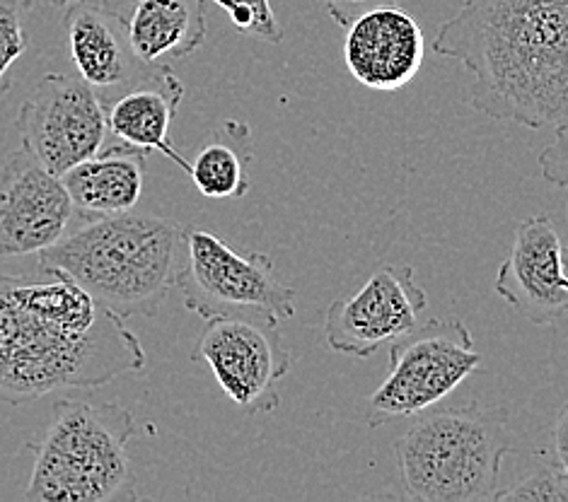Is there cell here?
<instances>
[{
	"label": "cell",
	"mask_w": 568,
	"mask_h": 502,
	"mask_svg": "<svg viewBox=\"0 0 568 502\" xmlns=\"http://www.w3.org/2000/svg\"><path fill=\"white\" fill-rule=\"evenodd\" d=\"M192 358L206 362L225 397L250 416L276 409L278 382L291 372L278 321L256 317L209 319Z\"/></svg>",
	"instance_id": "cell-8"
},
{
	"label": "cell",
	"mask_w": 568,
	"mask_h": 502,
	"mask_svg": "<svg viewBox=\"0 0 568 502\" xmlns=\"http://www.w3.org/2000/svg\"><path fill=\"white\" fill-rule=\"evenodd\" d=\"M129 44L143 65L186 59L206 42V0H139L131 10Z\"/></svg>",
	"instance_id": "cell-17"
},
{
	"label": "cell",
	"mask_w": 568,
	"mask_h": 502,
	"mask_svg": "<svg viewBox=\"0 0 568 502\" xmlns=\"http://www.w3.org/2000/svg\"><path fill=\"white\" fill-rule=\"evenodd\" d=\"M184 98L182 80L165 63L148 65L143 78L119 92L106 106V129L119 143L143 153H162L180 170L189 172V160L170 143V126Z\"/></svg>",
	"instance_id": "cell-14"
},
{
	"label": "cell",
	"mask_w": 568,
	"mask_h": 502,
	"mask_svg": "<svg viewBox=\"0 0 568 502\" xmlns=\"http://www.w3.org/2000/svg\"><path fill=\"white\" fill-rule=\"evenodd\" d=\"M174 288L184 307L201 319L256 317L283 321L295 317L297 293L276 278L266 254H240L206 227H184Z\"/></svg>",
	"instance_id": "cell-6"
},
{
	"label": "cell",
	"mask_w": 568,
	"mask_h": 502,
	"mask_svg": "<svg viewBox=\"0 0 568 502\" xmlns=\"http://www.w3.org/2000/svg\"><path fill=\"white\" fill-rule=\"evenodd\" d=\"M344 61L356 83L375 92H397L414 83L426 59V37L412 12L377 6L351 22Z\"/></svg>",
	"instance_id": "cell-13"
},
{
	"label": "cell",
	"mask_w": 568,
	"mask_h": 502,
	"mask_svg": "<svg viewBox=\"0 0 568 502\" xmlns=\"http://www.w3.org/2000/svg\"><path fill=\"white\" fill-rule=\"evenodd\" d=\"M16 126L27 153L53 174L100 153L106 135V106L85 80L47 73L20 106Z\"/></svg>",
	"instance_id": "cell-9"
},
{
	"label": "cell",
	"mask_w": 568,
	"mask_h": 502,
	"mask_svg": "<svg viewBox=\"0 0 568 502\" xmlns=\"http://www.w3.org/2000/svg\"><path fill=\"white\" fill-rule=\"evenodd\" d=\"M184 227L151 213L85 218L39 256L119 317H155L178 280Z\"/></svg>",
	"instance_id": "cell-3"
},
{
	"label": "cell",
	"mask_w": 568,
	"mask_h": 502,
	"mask_svg": "<svg viewBox=\"0 0 568 502\" xmlns=\"http://www.w3.org/2000/svg\"><path fill=\"white\" fill-rule=\"evenodd\" d=\"M537 454L568 481V401L559 403L539 428Z\"/></svg>",
	"instance_id": "cell-22"
},
{
	"label": "cell",
	"mask_w": 568,
	"mask_h": 502,
	"mask_svg": "<svg viewBox=\"0 0 568 502\" xmlns=\"http://www.w3.org/2000/svg\"><path fill=\"white\" fill-rule=\"evenodd\" d=\"M75 208L59 174L24 151L0 155V262L42 254L73 221Z\"/></svg>",
	"instance_id": "cell-11"
},
{
	"label": "cell",
	"mask_w": 568,
	"mask_h": 502,
	"mask_svg": "<svg viewBox=\"0 0 568 502\" xmlns=\"http://www.w3.org/2000/svg\"><path fill=\"white\" fill-rule=\"evenodd\" d=\"M136 418L110 401L61 399L37 438L24 500L30 502H116L136 500L129 440Z\"/></svg>",
	"instance_id": "cell-5"
},
{
	"label": "cell",
	"mask_w": 568,
	"mask_h": 502,
	"mask_svg": "<svg viewBox=\"0 0 568 502\" xmlns=\"http://www.w3.org/2000/svg\"><path fill=\"white\" fill-rule=\"evenodd\" d=\"M428 295L412 266H381L361 288L334 300L324 317V341L342 356L371 358L424 321Z\"/></svg>",
	"instance_id": "cell-10"
},
{
	"label": "cell",
	"mask_w": 568,
	"mask_h": 502,
	"mask_svg": "<svg viewBox=\"0 0 568 502\" xmlns=\"http://www.w3.org/2000/svg\"><path fill=\"white\" fill-rule=\"evenodd\" d=\"M0 270V401L24 406L57 389H92L141 372L145 350L126 319L63 270Z\"/></svg>",
	"instance_id": "cell-1"
},
{
	"label": "cell",
	"mask_w": 568,
	"mask_h": 502,
	"mask_svg": "<svg viewBox=\"0 0 568 502\" xmlns=\"http://www.w3.org/2000/svg\"><path fill=\"white\" fill-rule=\"evenodd\" d=\"M145 155L139 147L119 143L61 174L80 218H104L136 208L145 184Z\"/></svg>",
	"instance_id": "cell-16"
},
{
	"label": "cell",
	"mask_w": 568,
	"mask_h": 502,
	"mask_svg": "<svg viewBox=\"0 0 568 502\" xmlns=\"http://www.w3.org/2000/svg\"><path fill=\"white\" fill-rule=\"evenodd\" d=\"M433 49L475 78V112L535 131L568 124V0H465Z\"/></svg>",
	"instance_id": "cell-2"
},
{
	"label": "cell",
	"mask_w": 568,
	"mask_h": 502,
	"mask_svg": "<svg viewBox=\"0 0 568 502\" xmlns=\"http://www.w3.org/2000/svg\"><path fill=\"white\" fill-rule=\"evenodd\" d=\"M32 10V0H0V94L10 88V68L27 51L24 20Z\"/></svg>",
	"instance_id": "cell-19"
},
{
	"label": "cell",
	"mask_w": 568,
	"mask_h": 502,
	"mask_svg": "<svg viewBox=\"0 0 568 502\" xmlns=\"http://www.w3.org/2000/svg\"><path fill=\"white\" fill-rule=\"evenodd\" d=\"M57 3H80V0H57Z\"/></svg>",
	"instance_id": "cell-26"
},
{
	"label": "cell",
	"mask_w": 568,
	"mask_h": 502,
	"mask_svg": "<svg viewBox=\"0 0 568 502\" xmlns=\"http://www.w3.org/2000/svg\"><path fill=\"white\" fill-rule=\"evenodd\" d=\"M496 293L535 327L568 315L566 259L549 215H532L518 225L496 274Z\"/></svg>",
	"instance_id": "cell-12"
},
{
	"label": "cell",
	"mask_w": 568,
	"mask_h": 502,
	"mask_svg": "<svg viewBox=\"0 0 568 502\" xmlns=\"http://www.w3.org/2000/svg\"><path fill=\"white\" fill-rule=\"evenodd\" d=\"M254 162V139L245 121L225 119L189 162V176L201 196L242 198L252 186L250 167Z\"/></svg>",
	"instance_id": "cell-18"
},
{
	"label": "cell",
	"mask_w": 568,
	"mask_h": 502,
	"mask_svg": "<svg viewBox=\"0 0 568 502\" xmlns=\"http://www.w3.org/2000/svg\"><path fill=\"white\" fill-rule=\"evenodd\" d=\"M85 3L100 8L104 12H110V16H114L121 22H129L131 10L136 8L139 0H85Z\"/></svg>",
	"instance_id": "cell-25"
},
{
	"label": "cell",
	"mask_w": 568,
	"mask_h": 502,
	"mask_svg": "<svg viewBox=\"0 0 568 502\" xmlns=\"http://www.w3.org/2000/svg\"><path fill=\"white\" fill-rule=\"evenodd\" d=\"M65 30H69L71 59L80 80H85L102 100L106 92H124L145 75L148 65L131 51L126 22L116 20L110 12L80 0L65 12Z\"/></svg>",
	"instance_id": "cell-15"
},
{
	"label": "cell",
	"mask_w": 568,
	"mask_h": 502,
	"mask_svg": "<svg viewBox=\"0 0 568 502\" xmlns=\"http://www.w3.org/2000/svg\"><path fill=\"white\" fill-rule=\"evenodd\" d=\"M387 348V377L368 399L371 428L433 409L475 375L484 360L475 350L471 331L457 319H426Z\"/></svg>",
	"instance_id": "cell-7"
},
{
	"label": "cell",
	"mask_w": 568,
	"mask_h": 502,
	"mask_svg": "<svg viewBox=\"0 0 568 502\" xmlns=\"http://www.w3.org/2000/svg\"><path fill=\"white\" fill-rule=\"evenodd\" d=\"M537 165L545 176V182L564 188L568 194V124L557 129V135H554V141L545 147L542 155H539ZM566 213H568V203H566Z\"/></svg>",
	"instance_id": "cell-23"
},
{
	"label": "cell",
	"mask_w": 568,
	"mask_h": 502,
	"mask_svg": "<svg viewBox=\"0 0 568 502\" xmlns=\"http://www.w3.org/2000/svg\"><path fill=\"white\" fill-rule=\"evenodd\" d=\"M496 502H568V481L561 477V473L554 471L551 467L545 464V469H539L530 477H525L516 483H510L506 488H498Z\"/></svg>",
	"instance_id": "cell-21"
},
{
	"label": "cell",
	"mask_w": 568,
	"mask_h": 502,
	"mask_svg": "<svg viewBox=\"0 0 568 502\" xmlns=\"http://www.w3.org/2000/svg\"><path fill=\"white\" fill-rule=\"evenodd\" d=\"M387 0H327V10L329 16L336 20V24L348 27L354 22L361 12L377 8V6H385Z\"/></svg>",
	"instance_id": "cell-24"
},
{
	"label": "cell",
	"mask_w": 568,
	"mask_h": 502,
	"mask_svg": "<svg viewBox=\"0 0 568 502\" xmlns=\"http://www.w3.org/2000/svg\"><path fill=\"white\" fill-rule=\"evenodd\" d=\"M516 450L510 413L477 401L414 416L395 442L404 498L416 502L494 500L500 464Z\"/></svg>",
	"instance_id": "cell-4"
},
{
	"label": "cell",
	"mask_w": 568,
	"mask_h": 502,
	"mask_svg": "<svg viewBox=\"0 0 568 502\" xmlns=\"http://www.w3.org/2000/svg\"><path fill=\"white\" fill-rule=\"evenodd\" d=\"M213 3L227 12L230 22L237 30L254 34L268 44L283 42V27L276 18L272 0H213Z\"/></svg>",
	"instance_id": "cell-20"
}]
</instances>
